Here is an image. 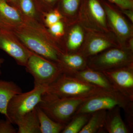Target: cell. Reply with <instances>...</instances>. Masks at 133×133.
Wrapping results in <instances>:
<instances>
[{"label":"cell","instance_id":"ba28073f","mask_svg":"<svg viewBox=\"0 0 133 133\" xmlns=\"http://www.w3.org/2000/svg\"><path fill=\"white\" fill-rule=\"evenodd\" d=\"M47 88L34 86L31 91L15 95L8 105L6 119L14 124L17 120L33 110L41 101Z\"/></svg>","mask_w":133,"mask_h":133},{"label":"cell","instance_id":"7c38bea8","mask_svg":"<svg viewBox=\"0 0 133 133\" xmlns=\"http://www.w3.org/2000/svg\"><path fill=\"white\" fill-rule=\"evenodd\" d=\"M0 49L14 58L17 64L24 66L33 53L9 30L0 31Z\"/></svg>","mask_w":133,"mask_h":133},{"label":"cell","instance_id":"5b68a950","mask_svg":"<svg viewBox=\"0 0 133 133\" xmlns=\"http://www.w3.org/2000/svg\"><path fill=\"white\" fill-rule=\"evenodd\" d=\"M87 66L99 71L133 64V51L122 47H113L87 58Z\"/></svg>","mask_w":133,"mask_h":133},{"label":"cell","instance_id":"9a60e30c","mask_svg":"<svg viewBox=\"0 0 133 133\" xmlns=\"http://www.w3.org/2000/svg\"><path fill=\"white\" fill-rule=\"evenodd\" d=\"M62 74L72 76L87 66V58L79 52L60 54L57 63Z\"/></svg>","mask_w":133,"mask_h":133},{"label":"cell","instance_id":"f1b7e54d","mask_svg":"<svg viewBox=\"0 0 133 133\" xmlns=\"http://www.w3.org/2000/svg\"><path fill=\"white\" fill-rule=\"evenodd\" d=\"M47 12L57 8L59 0H41Z\"/></svg>","mask_w":133,"mask_h":133},{"label":"cell","instance_id":"52a82bcc","mask_svg":"<svg viewBox=\"0 0 133 133\" xmlns=\"http://www.w3.org/2000/svg\"><path fill=\"white\" fill-rule=\"evenodd\" d=\"M25 67L26 71L33 76L34 86L48 87L62 74L57 63L33 52Z\"/></svg>","mask_w":133,"mask_h":133},{"label":"cell","instance_id":"1f68e13d","mask_svg":"<svg viewBox=\"0 0 133 133\" xmlns=\"http://www.w3.org/2000/svg\"><path fill=\"white\" fill-rule=\"evenodd\" d=\"M4 62V59L2 58H0V65L3 63ZM1 74V71L0 70V74Z\"/></svg>","mask_w":133,"mask_h":133},{"label":"cell","instance_id":"cb8c5ba5","mask_svg":"<svg viewBox=\"0 0 133 133\" xmlns=\"http://www.w3.org/2000/svg\"><path fill=\"white\" fill-rule=\"evenodd\" d=\"M36 2V0H19L18 8L25 18L40 22Z\"/></svg>","mask_w":133,"mask_h":133},{"label":"cell","instance_id":"ac0fdd59","mask_svg":"<svg viewBox=\"0 0 133 133\" xmlns=\"http://www.w3.org/2000/svg\"><path fill=\"white\" fill-rule=\"evenodd\" d=\"M22 92L21 88L12 81L0 80V114L7 118L8 105L15 95Z\"/></svg>","mask_w":133,"mask_h":133},{"label":"cell","instance_id":"83f0119b","mask_svg":"<svg viewBox=\"0 0 133 133\" xmlns=\"http://www.w3.org/2000/svg\"><path fill=\"white\" fill-rule=\"evenodd\" d=\"M121 9L133 10V0H107Z\"/></svg>","mask_w":133,"mask_h":133},{"label":"cell","instance_id":"5bb4252c","mask_svg":"<svg viewBox=\"0 0 133 133\" xmlns=\"http://www.w3.org/2000/svg\"><path fill=\"white\" fill-rule=\"evenodd\" d=\"M24 17L17 8L6 0H0V31H12L24 21Z\"/></svg>","mask_w":133,"mask_h":133},{"label":"cell","instance_id":"4fadbf2b","mask_svg":"<svg viewBox=\"0 0 133 133\" xmlns=\"http://www.w3.org/2000/svg\"><path fill=\"white\" fill-rule=\"evenodd\" d=\"M87 33L78 21L66 24L65 33L60 42L64 53L79 52L84 43Z\"/></svg>","mask_w":133,"mask_h":133},{"label":"cell","instance_id":"d4e9b609","mask_svg":"<svg viewBox=\"0 0 133 133\" xmlns=\"http://www.w3.org/2000/svg\"><path fill=\"white\" fill-rule=\"evenodd\" d=\"M65 28L66 24L62 20L48 28V30L51 36L57 40L60 44V41L65 33Z\"/></svg>","mask_w":133,"mask_h":133},{"label":"cell","instance_id":"f546056e","mask_svg":"<svg viewBox=\"0 0 133 133\" xmlns=\"http://www.w3.org/2000/svg\"><path fill=\"white\" fill-rule=\"evenodd\" d=\"M121 10L126 17L133 24V10L127 9Z\"/></svg>","mask_w":133,"mask_h":133},{"label":"cell","instance_id":"603a6c76","mask_svg":"<svg viewBox=\"0 0 133 133\" xmlns=\"http://www.w3.org/2000/svg\"><path fill=\"white\" fill-rule=\"evenodd\" d=\"M91 114L75 115L66 125L62 133H79L87 123Z\"/></svg>","mask_w":133,"mask_h":133},{"label":"cell","instance_id":"9c48e42d","mask_svg":"<svg viewBox=\"0 0 133 133\" xmlns=\"http://www.w3.org/2000/svg\"><path fill=\"white\" fill-rule=\"evenodd\" d=\"M101 1L111 31L116 36L122 47L126 48L128 41L133 37V23L116 5L107 0H101Z\"/></svg>","mask_w":133,"mask_h":133},{"label":"cell","instance_id":"d6986e66","mask_svg":"<svg viewBox=\"0 0 133 133\" xmlns=\"http://www.w3.org/2000/svg\"><path fill=\"white\" fill-rule=\"evenodd\" d=\"M120 108L116 107L107 111L104 129L109 133H128L129 129L122 118Z\"/></svg>","mask_w":133,"mask_h":133},{"label":"cell","instance_id":"484cf974","mask_svg":"<svg viewBox=\"0 0 133 133\" xmlns=\"http://www.w3.org/2000/svg\"><path fill=\"white\" fill-rule=\"evenodd\" d=\"M44 15V22L48 28L63 19L62 15L57 8L48 11Z\"/></svg>","mask_w":133,"mask_h":133},{"label":"cell","instance_id":"e0dca14e","mask_svg":"<svg viewBox=\"0 0 133 133\" xmlns=\"http://www.w3.org/2000/svg\"><path fill=\"white\" fill-rule=\"evenodd\" d=\"M83 0H59L57 9L66 24L78 21Z\"/></svg>","mask_w":133,"mask_h":133},{"label":"cell","instance_id":"44dd1931","mask_svg":"<svg viewBox=\"0 0 133 133\" xmlns=\"http://www.w3.org/2000/svg\"><path fill=\"white\" fill-rule=\"evenodd\" d=\"M107 111L100 110L91 113L87 123L79 133L102 132L105 130V119Z\"/></svg>","mask_w":133,"mask_h":133},{"label":"cell","instance_id":"4316f807","mask_svg":"<svg viewBox=\"0 0 133 133\" xmlns=\"http://www.w3.org/2000/svg\"><path fill=\"white\" fill-rule=\"evenodd\" d=\"M12 124V122L8 120H0V133H17V130Z\"/></svg>","mask_w":133,"mask_h":133},{"label":"cell","instance_id":"6da1fadb","mask_svg":"<svg viewBox=\"0 0 133 133\" xmlns=\"http://www.w3.org/2000/svg\"><path fill=\"white\" fill-rule=\"evenodd\" d=\"M12 31L30 51L52 62L57 63L64 53L59 42L40 22L24 17L23 23Z\"/></svg>","mask_w":133,"mask_h":133},{"label":"cell","instance_id":"30bf717a","mask_svg":"<svg viewBox=\"0 0 133 133\" xmlns=\"http://www.w3.org/2000/svg\"><path fill=\"white\" fill-rule=\"evenodd\" d=\"M117 47L122 46L112 31H87L84 43L79 52L87 59L109 48Z\"/></svg>","mask_w":133,"mask_h":133},{"label":"cell","instance_id":"2e32d148","mask_svg":"<svg viewBox=\"0 0 133 133\" xmlns=\"http://www.w3.org/2000/svg\"><path fill=\"white\" fill-rule=\"evenodd\" d=\"M72 76L96 86L101 90L116 91L103 72L91 69L88 66Z\"/></svg>","mask_w":133,"mask_h":133},{"label":"cell","instance_id":"ffe728a7","mask_svg":"<svg viewBox=\"0 0 133 133\" xmlns=\"http://www.w3.org/2000/svg\"><path fill=\"white\" fill-rule=\"evenodd\" d=\"M14 124L18 127L17 133H41L40 122L36 108L17 120Z\"/></svg>","mask_w":133,"mask_h":133},{"label":"cell","instance_id":"277c9868","mask_svg":"<svg viewBox=\"0 0 133 133\" xmlns=\"http://www.w3.org/2000/svg\"><path fill=\"white\" fill-rule=\"evenodd\" d=\"M133 106V101L115 91L101 90L88 98L76 111L79 114H91L100 110L119 107L125 111Z\"/></svg>","mask_w":133,"mask_h":133},{"label":"cell","instance_id":"3957f363","mask_svg":"<svg viewBox=\"0 0 133 133\" xmlns=\"http://www.w3.org/2000/svg\"><path fill=\"white\" fill-rule=\"evenodd\" d=\"M101 90L74 76L62 74L48 87L45 92L60 98H88Z\"/></svg>","mask_w":133,"mask_h":133},{"label":"cell","instance_id":"8fae6325","mask_svg":"<svg viewBox=\"0 0 133 133\" xmlns=\"http://www.w3.org/2000/svg\"><path fill=\"white\" fill-rule=\"evenodd\" d=\"M101 72L115 90L133 101V64Z\"/></svg>","mask_w":133,"mask_h":133},{"label":"cell","instance_id":"4dcf8cb0","mask_svg":"<svg viewBox=\"0 0 133 133\" xmlns=\"http://www.w3.org/2000/svg\"><path fill=\"white\" fill-rule=\"evenodd\" d=\"M6 1L10 5H13L18 8V1L19 0H6Z\"/></svg>","mask_w":133,"mask_h":133},{"label":"cell","instance_id":"8992f818","mask_svg":"<svg viewBox=\"0 0 133 133\" xmlns=\"http://www.w3.org/2000/svg\"><path fill=\"white\" fill-rule=\"evenodd\" d=\"M78 21L88 32L111 31L101 0H83Z\"/></svg>","mask_w":133,"mask_h":133},{"label":"cell","instance_id":"7a4b0ae2","mask_svg":"<svg viewBox=\"0 0 133 133\" xmlns=\"http://www.w3.org/2000/svg\"><path fill=\"white\" fill-rule=\"evenodd\" d=\"M88 98H60L45 92L38 106L52 120L65 126Z\"/></svg>","mask_w":133,"mask_h":133},{"label":"cell","instance_id":"7402d4cb","mask_svg":"<svg viewBox=\"0 0 133 133\" xmlns=\"http://www.w3.org/2000/svg\"><path fill=\"white\" fill-rule=\"evenodd\" d=\"M40 124L41 133H61L65 125L56 122L49 117L38 106L36 107Z\"/></svg>","mask_w":133,"mask_h":133}]
</instances>
